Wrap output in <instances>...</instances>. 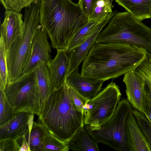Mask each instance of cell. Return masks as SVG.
Segmentation results:
<instances>
[{
    "label": "cell",
    "instance_id": "12",
    "mask_svg": "<svg viewBox=\"0 0 151 151\" xmlns=\"http://www.w3.org/2000/svg\"><path fill=\"white\" fill-rule=\"evenodd\" d=\"M134 70L124 74L123 81L126 86L127 99L134 108L144 113L143 95L145 83L142 78L135 73Z\"/></svg>",
    "mask_w": 151,
    "mask_h": 151
},
{
    "label": "cell",
    "instance_id": "24",
    "mask_svg": "<svg viewBox=\"0 0 151 151\" xmlns=\"http://www.w3.org/2000/svg\"><path fill=\"white\" fill-rule=\"evenodd\" d=\"M0 86L4 90L9 82L6 54L3 38H0Z\"/></svg>",
    "mask_w": 151,
    "mask_h": 151
},
{
    "label": "cell",
    "instance_id": "15",
    "mask_svg": "<svg viewBox=\"0 0 151 151\" xmlns=\"http://www.w3.org/2000/svg\"><path fill=\"white\" fill-rule=\"evenodd\" d=\"M69 64V55L65 49H57L55 57L47 65L54 89L59 88L65 82Z\"/></svg>",
    "mask_w": 151,
    "mask_h": 151
},
{
    "label": "cell",
    "instance_id": "36",
    "mask_svg": "<svg viewBox=\"0 0 151 151\" xmlns=\"http://www.w3.org/2000/svg\"><path fill=\"white\" fill-rule=\"evenodd\" d=\"M111 3H112L113 1H115V0H109Z\"/></svg>",
    "mask_w": 151,
    "mask_h": 151
},
{
    "label": "cell",
    "instance_id": "14",
    "mask_svg": "<svg viewBox=\"0 0 151 151\" xmlns=\"http://www.w3.org/2000/svg\"><path fill=\"white\" fill-rule=\"evenodd\" d=\"M131 110L125 124L129 151H151V146L142 132Z\"/></svg>",
    "mask_w": 151,
    "mask_h": 151
},
{
    "label": "cell",
    "instance_id": "30",
    "mask_svg": "<svg viewBox=\"0 0 151 151\" xmlns=\"http://www.w3.org/2000/svg\"><path fill=\"white\" fill-rule=\"evenodd\" d=\"M96 0H79L78 3L84 13L88 17L90 15L93 4Z\"/></svg>",
    "mask_w": 151,
    "mask_h": 151
},
{
    "label": "cell",
    "instance_id": "10",
    "mask_svg": "<svg viewBox=\"0 0 151 151\" xmlns=\"http://www.w3.org/2000/svg\"><path fill=\"white\" fill-rule=\"evenodd\" d=\"M34 114L22 112L16 113L11 119L0 126V140L13 139L17 141L31 128Z\"/></svg>",
    "mask_w": 151,
    "mask_h": 151
},
{
    "label": "cell",
    "instance_id": "8",
    "mask_svg": "<svg viewBox=\"0 0 151 151\" xmlns=\"http://www.w3.org/2000/svg\"><path fill=\"white\" fill-rule=\"evenodd\" d=\"M121 95L119 88L115 83L109 84L85 105L84 125L97 128L109 121L115 111Z\"/></svg>",
    "mask_w": 151,
    "mask_h": 151
},
{
    "label": "cell",
    "instance_id": "28",
    "mask_svg": "<svg viewBox=\"0 0 151 151\" xmlns=\"http://www.w3.org/2000/svg\"><path fill=\"white\" fill-rule=\"evenodd\" d=\"M20 147L15 139L9 138L0 140V151H19Z\"/></svg>",
    "mask_w": 151,
    "mask_h": 151
},
{
    "label": "cell",
    "instance_id": "16",
    "mask_svg": "<svg viewBox=\"0 0 151 151\" xmlns=\"http://www.w3.org/2000/svg\"><path fill=\"white\" fill-rule=\"evenodd\" d=\"M116 10L110 14L97 20H89L88 22L80 29L74 35L65 50L68 52L79 45L99 30H102L114 14Z\"/></svg>",
    "mask_w": 151,
    "mask_h": 151
},
{
    "label": "cell",
    "instance_id": "32",
    "mask_svg": "<svg viewBox=\"0 0 151 151\" xmlns=\"http://www.w3.org/2000/svg\"><path fill=\"white\" fill-rule=\"evenodd\" d=\"M12 10L20 12L22 8L19 0H11Z\"/></svg>",
    "mask_w": 151,
    "mask_h": 151
},
{
    "label": "cell",
    "instance_id": "5",
    "mask_svg": "<svg viewBox=\"0 0 151 151\" xmlns=\"http://www.w3.org/2000/svg\"><path fill=\"white\" fill-rule=\"evenodd\" d=\"M40 0H36L26 9L22 33L6 53L8 83L14 81L22 76L29 58L34 37L40 26Z\"/></svg>",
    "mask_w": 151,
    "mask_h": 151
},
{
    "label": "cell",
    "instance_id": "9",
    "mask_svg": "<svg viewBox=\"0 0 151 151\" xmlns=\"http://www.w3.org/2000/svg\"><path fill=\"white\" fill-rule=\"evenodd\" d=\"M48 36L40 25L34 37L30 58L22 75L33 71L43 63L47 65L52 61L51 48Z\"/></svg>",
    "mask_w": 151,
    "mask_h": 151
},
{
    "label": "cell",
    "instance_id": "17",
    "mask_svg": "<svg viewBox=\"0 0 151 151\" xmlns=\"http://www.w3.org/2000/svg\"><path fill=\"white\" fill-rule=\"evenodd\" d=\"M101 30H98L83 42L68 52L69 64L66 77L73 70L79 68L81 62L83 61L90 50L95 44L96 39Z\"/></svg>",
    "mask_w": 151,
    "mask_h": 151
},
{
    "label": "cell",
    "instance_id": "25",
    "mask_svg": "<svg viewBox=\"0 0 151 151\" xmlns=\"http://www.w3.org/2000/svg\"><path fill=\"white\" fill-rule=\"evenodd\" d=\"M138 125L151 146V122L143 113L134 108L131 110Z\"/></svg>",
    "mask_w": 151,
    "mask_h": 151
},
{
    "label": "cell",
    "instance_id": "31",
    "mask_svg": "<svg viewBox=\"0 0 151 151\" xmlns=\"http://www.w3.org/2000/svg\"><path fill=\"white\" fill-rule=\"evenodd\" d=\"M134 72L144 79L146 87L151 96V77L142 70L138 68L135 69Z\"/></svg>",
    "mask_w": 151,
    "mask_h": 151
},
{
    "label": "cell",
    "instance_id": "11",
    "mask_svg": "<svg viewBox=\"0 0 151 151\" xmlns=\"http://www.w3.org/2000/svg\"><path fill=\"white\" fill-rule=\"evenodd\" d=\"M22 15L13 10H6L0 26L1 36L3 39L6 53L17 38L22 34L24 27Z\"/></svg>",
    "mask_w": 151,
    "mask_h": 151
},
{
    "label": "cell",
    "instance_id": "4",
    "mask_svg": "<svg viewBox=\"0 0 151 151\" xmlns=\"http://www.w3.org/2000/svg\"><path fill=\"white\" fill-rule=\"evenodd\" d=\"M107 43L134 45L151 53V28L127 11H116L95 42Z\"/></svg>",
    "mask_w": 151,
    "mask_h": 151
},
{
    "label": "cell",
    "instance_id": "33",
    "mask_svg": "<svg viewBox=\"0 0 151 151\" xmlns=\"http://www.w3.org/2000/svg\"><path fill=\"white\" fill-rule=\"evenodd\" d=\"M30 151L29 146L28 143L24 134L22 136V143L19 151Z\"/></svg>",
    "mask_w": 151,
    "mask_h": 151
},
{
    "label": "cell",
    "instance_id": "19",
    "mask_svg": "<svg viewBox=\"0 0 151 151\" xmlns=\"http://www.w3.org/2000/svg\"><path fill=\"white\" fill-rule=\"evenodd\" d=\"M33 72L39 87L42 109L54 89L49 68L46 64L43 63L39 65L33 70Z\"/></svg>",
    "mask_w": 151,
    "mask_h": 151
},
{
    "label": "cell",
    "instance_id": "3",
    "mask_svg": "<svg viewBox=\"0 0 151 151\" xmlns=\"http://www.w3.org/2000/svg\"><path fill=\"white\" fill-rule=\"evenodd\" d=\"M38 121L48 132L66 143L84 125V116L73 104L65 81L53 89L42 107Z\"/></svg>",
    "mask_w": 151,
    "mask_h": 151
},
{
    "label": "cell",
    "instance_id": "13",
    "mask_svg": "<svg viewBox=\"0 0 151 151\" xmlns=\"http://www.w3.org/2000/svg\"><path fill=\"white\" fill-rule=\"evenodd\" d=\"M65 81L81 95L90 100L99 93L105 81L83 76L79 73L78 68L67 76Z\"/></svg>",
    "mask_w": 151,
    "mask_h": 151
},
{
    "label": "cell",
    "instance_id": "27",
    "mask_svg": "<svg viewBox=\"0 0 151 151\" xmlns=\"http://www.w3.org/2000/svg\"><path fill=\"white\" fill-rule=\"evenodd\" d=\"M68 85L69 95L73 104L84 115V107L89 100L84 97L73 88Z\"/></svg>",
    "mask_w": 151,
    "mask_h": 151
},
{
    "label": "cell",
    "instance_id": "21",
    "mask_svg": "<svg viewBox=\"0 0 151 151\" xmlns=\"http://www.w3.org/2000/svg\"><path fill=\"white\" fill-rule=\"evenodd\" d=\"M47 132L41 123L34 122L29 135L25 136L30 151H43L45 138Z\"/></svg>",
    "mask_w": 151,
    "mask_h": 151
},
{
    "label": "cell",
    "instance_id": "26",
    "mask_svg": "<svg viewBox=\"0 0 151 151\" xmlns=\"http://www.w3.org/2000/svg\"><path fill=\"white\" fill-rule=\"evenodd\" d=\"M69 150L67 143L47 132L45 138L43 151H67Z\"/></svg>",
    "mask_w": 151,
    "mask_h": 151
},
{
    "label": "cell",
    "instance_id": "35",
    "mask_svg": "<svg viewBox=\"0 0 151 151\" xmlns=\"http://www.w3.org/2000/svg\"><path fill=\"white\" fill-rule=\"evenodd\" d=\"M20 0V3L22 6V8L23 5L24 4L25 0Z\"/></svg>",
    "mask_w": 151,
    "mask_h": 151
},
{
    "label": "cell",
    "instance_id": "23",
    "mask_svg": "<svg viewBox=\"0 0 151 151\" xmlns=\"http://www.w3.org/2000/svg\"><path fill=\"white\" fill-rule=\"evenodd\" d=\"M0 126L6 123L16 114L4 90L0 86Z\"/></svg>",
    "mask_w": 151,
    "mask_h": 151
},
{
    "label": "cell",
    "instance_id": "29",
    "mask_svg": "<svg viewBox=\"0 0 151 151\" xmlns=\"http://www.w3.org/2000/svg\"><path fill=\"white\" fill-rule=\"evenodd\" d=\"M143 109L144 114L151 122V96L146 86L143 95Z\"/></svg>",
    "mask_w": 151,
    "mask_h": 151
},
{
    "label": "cell",
    "instance_id": "6",
    "mask_svg": "<svg viewBox=\"0 0 151 151\" xmlns=\"http://www.w3.org/2000/svg\"><path fill=\"white\" fill-rule=\"evenodd\" d=\"M132 107L128 100L119 101L111 118L97 128L84 125L91 137L97 143H101L119 151H129L125 129V121Z\"/></svg>",
    "mask_w": 151,
    "mask_h": 151
},
{
    "label": "cell",
    "instance_id": "22",
    "mask_svg": "<svg viewBox=\"0 0 151 151\" xmlns=\"http://www.w3.org/2000/svg\"><path fill=\"white\" fill-rule=\"evenodd\" d=\"M113 7L109 0H96L93 5L88 20L102 19L113 12Z\"/></svg>",
    "mask_w": 151,
    "mask_h": 151
},
{
    "label": "cell",
    "instance_id": "20",
    "mask_svg": "<svg viewBox=\"0 0 151 151\" xmlns=\"http://www.w3.org/2000/svg\"><path fill=\"white\" fill-rule=\"evenodd\" d=\"M139 21L151 18V0H115Z\"/></svg>",
    "mask_w": 151,
    "mask_h": 151
},
{
    "label": "cell",
    "instance_id": "34",
    "mask_svg": "<svg viewBox=\"0 0 151 151\" xmlns=\"http://www.w3.org/2000/svg\"><path fill=\"white\" fill-rule=\"evenodd\" d=\"M36 0H25L22 6V8L29 6L32 3Z\"/></svg>",
    "mask_w": 151,
    "mask_h": 151
},
{
    "label": "cell",
    "instance_id": "1",
    "mask_svg": "<svg viewBox=\"0 0 151 151\" xmlns=\"http://www.w3.org/2000/svg\"><path fill=\"white\" fill-rule=\"evenodd\" d=\"M147 53L145 49L134 45L95 43L83 61L81 74L104 81L116 78L135 70Z\"/></svg>",
    "mask_w": 151,
    "mask_h": 151
},
{
    "label": "cell",
    "instance_id": "2",
    "mask_svg": "<svg viewBox=\"0 0 151 151\" xmlns=\"http://www.w3.org/2000/svg\"><path fill=\"white\" fill-rule=\"evenodd\" d=\"M40 24L53 48L65 49L75 34L88 22L78 3L72 0H40Z\"/></svg>",
    "mask_w": 151,
    "mask_h": 151
},
{
    "label": "cell",
    "instance_id": "18",
    "mask_svg": "<svg viewBox=\"0 0 151 151\" xmlns=\"http://www.w3.org/2000/svg\"><path fill=\"white\" fill-rule=\"evenodd\" d=\"M98 143L88 134L84 125L80 127L67 143L69 149L75 151H99Z\"/></svg>",
    "mask_w": 151,
    "mask_h": 151
},
{
    "label": "cell",
    "instance_id": "7",
    "mask_svg": "<svg viewBox=\"0 0 151 151\" xmlns=\"http://www.w3.org/2000/svg\"><path fill=\"white\" fill-rule=\"evenodd\" d=\"M4 91L16 113L25 112L39 116L41 109L40 96L33 70L8 83Z\"/></svg>",
    "mask_w": 151,
    "mask_h": 151
}]
</instances>
